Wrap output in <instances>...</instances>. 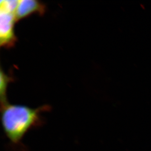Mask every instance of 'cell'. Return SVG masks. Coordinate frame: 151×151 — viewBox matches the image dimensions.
<instances>
[{
    "mask_svg": "<svg viewBox=\"0 0 151 151\" xmlns=\"http://www.w3.org/2000/svg\"><path fill=\"white\" fill-rule=\"evenodd\" d=\"M50 110L48 105L37 108L27 106L1 104V122L4 134L13 145H19L24 135L32 129L43 123L42 113Z\"/></svg>",
    "mask_w": 151,
    "mask_h": 151,
    "instance_id": "6da1fadb",
    "label": "cell"
},
{
    "mask_svg": "<svg viewBox=\"0 0 151 151\" xmlns=\"http://www.w3.org/2000/svg\"><path fill=\"white\" fill-rule=\"evenodd\" d=\"M15 14L0 9V45L10 48L15 46L17 38L14 32Z\"/></svg>",
    "mask_w": 151,
    "mask_h": 151,
    "instance_id": "7a4b0ae2",
    "label": "cell"
},
{
    "mask_svg": "<svg viewBox=\"0 0 151 151\" xmlns=\"http://www.w3.org/2000/svg\"><path fill=\"white\" fill-rule=\"evenodd\" d=\"M46 10L45 4L36 0L19 1L15 12L16 21L34 14L43 15Z\"/></svg>",
    "mask_w": 151,
    "mask_h": 151,
    "instance_id": "3957f363",
    "label": "cell"
},
{
    "mask_svg": "<svg viewBox=\"0 0 151 151\" xmlns=\"http://www.w3.org/2000/svg\"><path fill=\"white\" fill-rule=\"evenodd\" d=\"M12 77H9L2 70H1L0 73V95H1V103L7 102L6 97V91L7 90L8 84L12 81Z\"/></svg>",
    "mask_w": 151,
    "mask_h": 151,
    "instance_id": "277c9868",
    "label": "cell"
},
{
    "mask_svg": "<svg viewBox=\"0 0 151 151\" xmlns=\"http://www.w3.org/2000/svg\"><path fill=\"white\" fill-rule=\"evenodd\" d=\"M19 0H1L0 2V9L12 12L15 14Z\"/></svg>",
    "mask_w": 151,
    "mask_h": 151,
    "instance_id": "5b68a950",
    "label": "cell"
}]
</instances>
